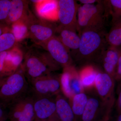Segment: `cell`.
Instances as JSON below:
<instances>
[{
  "label": "cell",
  "instance_id": "6da1fadb",
  "mask_svg": "<svg viewBox=\"0 0 121 121\" xmlns=\"http://www.w3.org/2000/svg\"><path fill=\"white\" fill-rule=\"evenodd\" d=\"M105 33L103 31H86L79 35L78 49L72 59L82 64L97 62L103 51L107 47Z\"/></svg>",
  "mask_w": 121,
  "mask_h": 121
},
{
  "label": "cell",
  "instance_id": "7a4b0ae2",
  "mask_svg": "<svg viewBox=\"0 0 121 121\" xmlns=\"http://www.w3.org/2000/svg\"><path fill=\"white\" fill-rule=\"evenodd\" d=\"M109 8L108 0L99 1L96 4L80 5L78 11L77 24L79 35L86 31H104Z\"/></svg>",
  "mask_w": 121,
  "mask_h": 121
},
{
  "label": "cell",
  "instance_id": "3957f363",
  "mask_svg": "<svg viewBox=\"0 0 121 121\" xmlns=\"http://www.w3.org/2000/svg\"><path fill=\"white\" fill-rule=\"evenodd\" d=\"M48 53L30 51L26 54L21 67L26 77L30 81L36 78L51 74L59 69Z\"/></svg>",
  "mask_w": 121,
  "mask_h": 121
},
{
  "label": "cell",
  "instance_id": "277c9868",
  "mask_svg": "<svg viewBox=\"0 0 121 121\" xmlns=\"http://www.w3.org/2000/svg\"><path fill=\"white\" fill-rule=\"evenodd\" d=\"M28 83L21 66L13 74L7 76L0 87V102L9 106L26 95Z\"/></svg>",
  "mask_w": 121,
  "mask_h": 121
},
{
  "label": "cell",
  "instance_id": "5b68a950",
  "mask_svg": "<svg viewBox=\"0 0 121 121\" xmlns=\"http://www.w3.org/2000/svg\"><path fill=\"white\" fill-rule=\"evenodd\" d=\"M23 22L29 36L39 45L55 36L58 27L52 21L38 18L30 12Z\"/></svg>",
  "mask_w": 121,
  "mask_h": 121
},
{
  "label": "cell",
  "instance_id": "8992f818",
  "mask_svg": "<svg viewBox=\"0 0 121 121\" xmlns=\"http://www.w3.org/2000/svg\"><path fill=\"white\" fill-rule=\"evenodd\" d=\"M114 102L103 101L98 95H89L80 121H108Z\"/></svg>",
  "mask_w": 121,
  "mask_h": 121
},
{
  "label": "cell",
  "instance_id": "52a82bcc",
  "mask_svg": "<svg viewBox=\"0 0 121 121\" xmlns=\"http://www.w3.org/2000/svg\"><path fill=\"white\" fill-rule=\"evenodd\" d=\"M80 6L74 0L57 1V19L60 23L59 26L77 32V15Z\"/></svg>",
  "mask_w": 121,
  "mask_h": 121
},
{
  "label": "cell",
  "instance_id": "ba28073f",
  "mask_svg": "<svg viewBox=\"0 0 121 121\" xmlns=\"http://www.w3.org/2000/svg\"><path fill=\"white\" fill-rule=\"evenodd\" d=\"M34 97H52L61 93L59 76L51 74L30 81Z\"/></svg>",
  "mask_w": 121,
  "mask_h": 121
},
{
  "label": "cell",
  "instance_id": "9c48e42d",
  "mask_svg": "<svg viewBox=\"0 0 121 121\" xmlns=\"http://www.w3.org/2000/svg\"><path fill=\"white\" fill-rule=\"evenodd\" d=\"M59 78L61 93L68 99L74 95L84 91L78 72L73 65L64 68Z\"/></svg>",
  "mask_w": 121,
  "mask_h": 121
},
{
  "label": "cell",
  "instance_id": "30bf717a",
  "mask_svg": "<svg viewBox=\"0 0 121 121\" xmlns=\"http://www.w3.org/2000/svg\"><path fill=\"white\" fill-rule=\"evenodd\" d=\"M33 97L26 96L17 99L9 107V118L11 121H33L35 119Z\"/></svg>",
  "mask_w": 121,
  "mask_h": 121
},
{
  "label": "cell",
  "instance_id": "8fae6325",
  "mask_svg": "<svg viewBox=\"0 0 121 121\" xmlns=\"http://www.w3.org/2000/svg\"><path fill=\"white\" fill-rule=\"evenodd\" d=\"M39 45L47 51L52 58L60 66L64 68L72 65L73 60L70 51L55 36Z\"/></svg>",
  "mask_w": 121,
  "mask_h": 121
},
{
  "label": "cell",
  "instance_id": "7c38bea8",
  "mask_svg": "<svg viewBox=\"0 0 121 121\" xmlns=\"http://www.w3.org/2000/svg\"><path fill=\"white\" fill-rule=\"evenodd\" d=\"M56 97H33L36 121H48L56 116Z\"/></svg>",
  "mask_w": 121,
  "mask_h": 121
},
{
  "label": "cell",
  "instance_id": "4fadbf2b",
  "mask_svg": "<svg viewBox=\"0 0 121 121\" xmlns=\"http://www.w3.org/2000/svg\"><path fill=\"white\" fill-rule=\"evenodd\" d=\"M114 78L105 72H98L94 87L97 95L103 101L114 102Z\"/></svg>",
  "mask_w": 121,
  "mask_h": 121
},
{
  "label": "cell",
  "instance_id": "5bb4252c",
  "mask_svg": "<svg viewBox=\"0 0 121 121\" xmlns=\"http://www.w3.org/2000/svg\"><path fill=\"white\" fill-rule=\"evenodd\" d=\"M121 56V50L109 46L103 51L97 62L101 63L104 72L114 78L116 67Z\"/></svg>",
  "mask_w": 121,
  "mask_h": 121
},
{
  "label": "cell",
  "instance_id": "9a60e30c",
  "mask_svg": "<svg viewBox=\"0 0 121 121\" xmlns=\"http://www.w3.org/2000/svg\"><path fill=\"white\" fill-rule=\"evenodd\" d=\"M11 6L5 23L9 25L23 22L30 12L28 9V2L23 0H11Z\"/></svg>",
  "mask_w": 121,
  "mask_h": 121
},
{
  "label": "cell",
  "instance_id": "2e32d148",
  "mask_svg": "<svg viewBox=\"0 0 121 121\" xmlns=\"http://www.w3.org/2000/svg\"><path fill=\"white\" fill-rule=\"evenodd\" d=\"M55 36L69 51L75 52L79 47L80 37L76 32L58 26Z\"/></svg>",
  "mask_w": 121,
  "mask_h": 121
},
{
  "label": "cell",
  "instance_id": "e0dca14e",
  "mask_svg": "<svg viewBox=\"0 0 121 121\" xmlns=\"http://www.w3.org/2000/svg\"><path fill=\"white\" fill-rule=\"evenodd\" d=\"M61 93L56 97V116L60 121H77L69 99Z\"/></svg>",
  "mask_w": 121,
  "mask_h": 121
},
{
  "label": "cell",
  "instance_id": "ac0fdd59",
  "mask_svg": "<svg viewBox=\"0 0 121 121\" xmlns=\"http://www.w3.org/2000/svg\"><path fill=\"white\" fill-rule=\"evenodd\" d=\"M23 56L19 50L13 48L8 53L5 61L2 76L7 77L13 74L22 64Z\"/></svg>",
  "mask_w": 121,
  "mask_h": 121
},
{
  "label": "cell",
  "instance_id": "d6986e66",
  "mask_svg": "<svg viewBox=\"0 0 121 121\" xmlns=\"http://www.w3.org/2000/svg\"><path fill=\"white\" fill-rule=\"evenodd\" d=\"M36 3L38 14L43 19L54 20L52 15L57 16V1H32Z\"/></svg>",
  "mask_w": 121,
  "mask_h": 121
},
{
  "label": "cell",
  "instance_id": "ffe728a7",
  "mask_svg": "<svg viewBox=\"0 0 121 121\" xmlns=\"http://www.w3.org/2000/svg\"><path fill=\"white\" fill-rule=\"evenodd\" d=\"M89 98V95L84 92L74 95L69 99L70 104L77 121H80Z\"/></svg>",
  "mask_w": 121,
  "mask_h": 121
},
{
  "label": "cell",
  "instance_id": "44dd1931",
  "mask_svg": "<svg viewBox=\"0 0 121 121\" xmlns=\"http://www.w3.org/2000/svg\"><path fill=\"white\" fill-rule=\"evenodd\" d=\"M98 72L93 66L87 65L78 72L81 84L84 91L94 87L95 82Z\"/></svg>",
  "mask_w": 121,
  "mask_h": 121
},
{
  "label": "cell",
  "instance_id": "7402d4cb",
  "mask_svg": "<svg viewBox=\"0 0 121 121\" xmlns=\"http://www.w3.org/2000/svg\"><path fill=\"white\" fill-rule=\"evenodd\" d=\"M112 24L109 32L106 34L105 39L109 46L118 48L121 45V20Z\"/></svg>",
  "mask_w": 121,
  "mask_h": 121
},
{
  "label": "cell",
  "instance_id": "603a6c76",
  "mask_svg": "<svg viewBox=\"0 0 121 121\" xmlns=\"http://www.w3.org/2000/svg\"><path fill=\"white\" fill-rule=\"evenodd\" d=\"M17 42L11 30L5 33L0 36V53L10 51L15 47Z\"/></svg>",
  "mask_w": 121,
  "mask_h": 121
},
{
  "label": "cell",
  "instance_id": "cb8c5ba5",
  "mask_svg": "<svg viewBox=\"0 0 121 121\" xmlns=\"http://www.w3.org/2000/svg\"><path fill=\"white\" fill-rule=\"evenodd\" d=\"M110 11L111 13L113 23L121 19V0H108Z\"/></svg>",
  "mask_w": 121,
  "mask_h": 121
},
{
  "label": "cell",
  "instance_id": "d4e9b609",
  "mask_svg": "<svg viewBox=\"0 0 121 121\" xmlns=\"http://www.w3.org/2000/svg\"><path fill=\"white\" fill-rule=\"evenodd\" d=\"M11 31L13 33L17 41L28 35L27 29L23 22H19L12 25Z\"/></svg>",
  "mask_w": 121,
  "mask_h": 121
},
{
  "label": "cell",
  "instance_id": "484cf974",
  "mask_svg": "<svg viewBox=\"0 0 121 121\" xmlns=\"http://www.w3.org/2000/svg\"><path fill=\"white\" fill-rule=\"evenodd\" d=\"M11 0H0V22H6L11 6Z\"/></svg>",
  "mask_w": 121,
  "mask_h": 121
},
{
  "label": "cell",
  "instance_id": "4316f807",
  "mask_svg": "<svg viewBox=\"0 0 121 121\" xmlns=\"http://www.w3.org/2000/svg\"><path fill=\"white\" fill-rule=\"evenodd\" d=\"M8 106L0 102V121H6L9 118Z\"/></svg>",
  "mask_w": 121,
  "mask_h": 121
},
{
  "label": "cell",
  "instance_id": "83f0119b",
  "mask_svg": "<svg viewBox=\"0 0 121 121\" xmlns=\"http://www.w3.org/2000/svg\"><path fill=\"white\" fill-rule=\"evenodd\" d=\"M8 52V51L0 53V76H3L2 73L4 67L5 61Z\"/></svg>",
  "mask_w": 121,
  "mask_h": 121
},
{
  "label": "cell",
  "instance_id": "f1b7e54d",
  "mask_svg": "<svg viewBox=\"0 0 121 121\" xmlns=\"http://www.w3.org/2000/svg\"><path fill=\"white\" fill-rule=\"evenodd\" d=\"M121 56L119 57L115 71L114 79L117 80H121Z\"/></svg>",
  "mask_w": 121,
  "mask_h": 121
},
{
  "label": "cell",
  "instance_id": "f546056e",
  "mask_svg": "<svg viewBox=\"0 0 121 121\" xmlns=\"http://www.w3.org/2000/svg\"><path fill=\"white\" fill-rule=\"evenodd\" d=\"M11 30L9 28L7 25L0 23V36L5 33Z\"/></svg>",
  "mask_w": 121,
  "mask_h": 121
},
{
  "label": "cell",
  "instance_id": "4dcf8cb0",
  "mask_svg": "<svg viewBox=\"0 0 121 121\" xmlns=\"http://www.w3.org/2000/svg\"><path fill=\"white\" fill-rule=\"evenodd\" d=\"M117 107L118 113H121V92L119 91L117 102Z\"/></svg>",
  "mask_w": 121,
  "mask_h": 121
},
{
  "label": "cell",
  "instance_id": "1f68e13d",
  "mask_svg": "<svg viewBox=\"0 0 121 121\" xmlns=\"http://www.w3.org/2000/svg\"><path fill=\"white\" fill-rule=\"evenodd\" d=\"M79 1L83 4H94L99 1L95 0H80Z\"/></svg>",
  "mask_w": 121,
  "mask_h": 121
},
{
  "label": "cell",
  "instance_id": "d6a6232c",
  "mask_svg": "<svg viewBox=\"0 0 121 121\" xmlns=\"http://www.w3.org/2000/svg\"><path fill=\"white\" fill-rule=\"evenodd\" d=\"M6 77H3V76H0V87L1 86L2 83L4 81Z\"/></svg>",
  "mask_w": 121,
  "mask_h": 121
},
{
  "label": "cell",
  "instance_id": "836d02e7",
  "mask_svg": "<svg viewBox=\"0 0 121 121\" xmlns=\"http://www.w3.org/2000/svg\"><path fill=\"white\" fill-rule=\"evenodd\" d=\"M121 113H118L116 121H121Z\"/></svg>",
  "mask_w": 121,
  "mask_h": 121
}]
</instances>
